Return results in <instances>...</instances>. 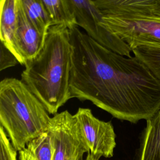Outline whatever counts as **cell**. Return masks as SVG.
<instances>
[{
    "label": "cell",
    "instance_id": "1",
    "mask_svg": "<svg viewBox=\"0 0 160 160\" xmlns=\"http://www.w3.org/2000/svg\"><path fill=\"white\" fill-rule=\"evenodd\" d=\"M72 46L71 98L89 101L120 120L136 123L160 108V81L136 56H126L96 42L78 27Z\"/></svg>",
    "mask_w": 160,
    "mask_h": 160
},
{
    "label": "cell",
    "instance_id": "2",
    "mask_svg": "<svg viewBox=\"0 0 160 160\" xmlns=\"http://www.w3.org/2000/svg\"><path fill=\"white\" fill-rule=\"evenodd\" d=\"M73 49L69 30L64 26L49 29L43 48L25 64L21 81L38 98L50 114L71 99V73Z\"/></svg>",
    "mask_w": 160,
    "mask_h": 160
},
{
    "label": "cell",
    "instance_id": "3",
    "mask_svg": "<svg viewBox=\"0 0 160 160\" xmlns=\"http://www.w3.org/2000/svg\"><path fill=\"white\" fill-rule=\"evenodd\" d=\"M51 118L21 80L6 78L0 82V122L16 151L48 131Z\"/></svg>",
    "mask_w": 160,
    "mask_h": 160
},
{
    "label": "cell",
    "instance_id": "4",
    "mask_svg": "<svg viewBox=\"0 0 160 160\" xmlns=\"http://www.w3.org/2000/svg\"><path fill=\"white\" fill-rule=\"evenodd\" d=\"M101 22L131 49L160 43V16L151 9V0H93Z\"/></svg>",
    "mask_w": 160,
    "mask_h": 160
},
{
    "label": "cell",
    "instance_id": "5",
    "mask_svg": "<svg viewBox=\"0 0 160 160\" xmlns=\"http://www.w3.org/2000/svg\"><path fill=\"white\" fill-rule=\"evenodd\" d=\"M48 132L52 148V160H82L89 152L77 119L68 111L51 118Z\"/></svg>",
    "mask_w": 160,
    "mask_h": 160
},
{
    "label": "cell",
    "instance_id": "6",
    "mask_svg": "<svg viewBox=\"0 0 160 160\" xmlns=\"http://www.w3.org/2000/svg\"><path fill=\"white\" fill-rule=\"evenodd\" d=\"M74 11L77 25L96 42L121 55L130 56L131 48L117 36L106 29L101 15L93 0H69Z\"/></svg>",
    "mask_w": 160,
    "mask_h": 160
},
{
    "label": "cell",
    "instance_id": "7",
    "mask_svg": "<svg viewBox=\"0 0 160 160\" xmlns=\"http://www.w3.org/2000/svg\"><path fill=\"white\" fill-rule=\"evenodd\" d=\"M74 116L89 152L100 158L112 157L116 143V134L111 122L98 119L89 108H79Z\"/></svg>",
    "mask_w": 160,
    "mask_h": 160
},
{
    "label": "cell",
    "instance_id": "8",
    "mask_svg": "<svg viewBox=\"0 0 160 160\" xmlns=\"http://www.w3.org/2000/svg\"><path fill=\"white\" fill-rule=\"evenodd\" d=\"M46 36L39 32L27 19L18 0V23L13 39V54L22 65L34 58L44 46Z\"/></svg>",
    "mask_w": 160,
    "mask_h": 160
},
{
    "label": "cell",
    "instance_id": "9",
    "mask_svg": "<svg viewBox=\"0 0 160 160\" xmlns=\"http://www.w3.org/2000/svg\"><path fill=\"white\" fill-rule=\"evenodd\" d=\"M139 160H160V108L146 120Z\"/></svg>",
    "mask_w": 160,
    "mask_h": 160
},
{
    "label": "cell",
    "instance_id": "10",
    "mask_svg": "<svg viewBox=\"0 0 160 160\" xmlns=\"http://www.w3.org/2000/svg\"><path fill=\"white\" fill-rule=\"evenodd\" d=\"M0 12V40L13 53V39L18 23V0H1Z\"/></svg>",
    "mask_w": 160,
    "mask_h": 160
},
{
    "label": "cell",
    "instance_id": "11",
    "mask_svg": "<svg viewBox=\"0 0 160 160\" xmlns=\"http://www.w3.org/2000/svg\"><path fill=\"white\" fill-rule=\"evenodd\" d=\"M51 26H64L69 30L78 27L76 16L69 0H42Z\"/></svg>",
    "mask_w": 160,
    "mask_h": 160
},
{
    "label": "cell",
    "instance_id": "12",
    "mask_svg": "<svg viewBox=\"0 0 160 160\" xmlns=\"http://www.w3.org/2000/svg\"><path fill=\"white\" fill-rule=\"evenodd\" d=\"M20 2L30 23L39 32L46 36L51 22L42 0H20Z\"/></svg>",
    "mask_w": 160,
    "mask_h": 160
},
{
    "label": "cell",
    "instance_id": "13",
    "mask_svg": "<svg viewBox=\"0 0 160 160\" xmlns=\"http://www.w3.org/2000/svg\"><path fill=\"white\" fill-rule=\"evenodd\" d=\"M131 51L160 81V43L142 44Z\"/></svg>",
    "mask_w": 160,
    "mask_h": 160
},
{
    "label": "cell",
    "instance_id": "14",
    "mask_svg": "<svg viewBox=\"0 0 160 160\" xmlns=\"http://www.w3.org/2000/svg\"><path fill=\"white\" fill-rule=\"evenodd\" d=\"M26 148L36 160H52L53 148L48 131L30 141Z\"/></svg>",
    "mask_w": 160,
    "mask_h": 160
},
{
    "label": "cell",
    "instance_id": "15",
    "mask_svg": "<svg viewBox=\"0 0 160 160\" xmlns=\"http://www.w3.org/2000/svg\"><path fill=\"white\" fill-rule=\"evenodd\" d=\"M4 129L0 126V160H17L14 149Z\"/></svg>",
    "mask_w": 160,
    "mask_h": 160
},
{
    "label": "cell",
    "instance_id": "16",
    "mask_svg": "<svg viewBox=\"0 0 160 160\" xmlns=\"http://www.w3.org/2000/svg\"><path fill=\"white\" fill-rule=\"evenodd\" d=\"M0 71L14 66L18 61L14 54L1 42L0 45Z\"/></svg>",
    "mask_w": 160,
    "mask_h": 160
},
{
    "label": "cell",
    "instance_id": "17",
    "mask_svg": "<svg viewBox=\"0 0 160 160\" xmlns=\"http://www.w3.org/2000/svg\"><path fill=\"white\" fill-rule=\"evenodd\" d=\"M19 160H36L26 148L19 151Z\"/></svg>",
    "mask_w": 160,
    "mask_h": 160
},
{
    "label": "cell",
    "instance_id": "18",
    "mask_svg": "<svg viewBox=\"0 0 160 160\" xmlns=\"http://www.w3.org/2000/svg\"><path fill=\"white\" fill-rule=\"evenodd\" d=\"M151 9L154 14L160 16V0H151Z\"/></svg>",
    "mask_w": 160,
    "mask_h": 160
},
{
    "label": "cell",
    "instance_id": "19",
    "mask_svg": "<svg viewBox=\"0 0 160 160\" xmlns=\"http://www.w3.org/2000/svg\"><path fill=\"white\" fill-rule=\"evenodd\" d=\"M99 159H100V157L95 156L90 152H88L86 159L84 160H99ZM82 160H83V159H82Z\"/></svg>",
    "mask_w": 160,
    "mask_h": 160
}]
</instances>
